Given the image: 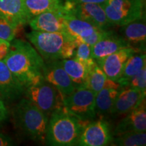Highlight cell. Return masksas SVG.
Returning <instances> with one entry per match:
<instances>
[{"label": "cell", "mask_w": 146, "mask_h": 146, "mask_svg": "<svg viewBox=\"0 0 146 146\" xmlns=\"http://www.w3.org/2000/svg\"><path fill=\"white\" fill-rule=\"evenodd\" d=\"M19 27L0 15V39L11 42L15 39Z\"/></svg>", "instance_id": "4316f807"}, {"label": "cell", "mask_w": 146, "mask_h": 146, "mask_svg": "<svg viewBox=\"0 0 146 146\" xmlns=\"http://www.w3.org/2000/svg\"><path fill=\"white\" fill-rule=\"evenodd\" d=\"M107 78L108 77L105 73L96 64V65L89 72L86 87L96 94L104 88Z\"/></svg>", "instance_id": "d4e9b609"}, {"label": "cell", "mask_w": 146, "mask_h": 146, "mask_svg": "<svg viewBox=\"0 0 146 146\" xmlns=\"http://www.w3.org/2000/svg\"><path fill=\"white\" fill-rule=\"evenodd\" d=\"M126 47H131L120 35L108 30L101 39L91 46V56L94 60L99 59Z\"/></svg>", "instance_id": "2e32d148"}, {"label": "cell", "mask_w": 146, "mask_h": 146, "mask_svg": "<svg viewBox=\"0 0 146 146\" xmlns=\"http://www.w3.org/2000/svg\"><path fill=\"white\" fill-rule=\"evenodd\" d=\"M10 47V42L0 39V61L3 60L8 55Z\"/></svg>", "instance_id": "f1b7e54d"}, {"label": "cell", "mask_w": 146, "mask_h": 146, "mask_svg": "<svg viewBox=\"0 0 146 146\" xmlns=\"http://www.w3.org/2000/svg\"><path fill=\"white\" fill-rule=\"evenodd\" d=\"M0 15L19 28L29 22L24 0H0Z\"/></svg>", "instance_id": "ac0fdd59"}, {"label": "cell", "mask_w": 146, "mask_h": 146, "mask_svg": "<svg viewBox=\"0 0 146 146\" xmlns=\"http://www.w3.org/2000/svg\"><path fill=\"white\" fill-rule=\"evenodd\" d=\"M74 58L83 64L89 70H90L96 64V60L91 56V45L80 41H78Z\"/></svg>", "instance_id": "484cf974"}, {"label": "cell", "mask_w": 146, "mask_h": 146, "mask_svg": "<svg viewBox=\"0 0 146 146\" xmlns=\"http://www.w3.org/2000/svg\"><path fill=\"white\" fill-rule=\"evenodd\" d=\"M65 23L66 33L74 39L82 42L101 31V29L93 26L91 24L68 14H65Z\"/></svg>", "instance_id": "d6986e66"}, {"label": "cell", "mask_w": 146, "mask_h": 146, "mask_svg": "<svg viewBox=\"0 0 146 146\" xmlns=\"http://www.w3.org/2000/svg\"><path fill=\"white\" fill-rule=\"evenodd\" d=\"M9 117V111L7 108L6 104L0 98V125L4 123Z\"/></svg>", "instance_id": "f546056e"}, {"label": "cell", "mask_w": 146, "mask_h": 146, "mask_svg": "<svg viewBox=\"0 0 146 146\" xmlns=\"http://www.w3.org/2000/svg\"><path fill=\"white\" fill-rule=\"evenodd\" d=\"M27 37L45 62L74 58L78 40L68 33L33 31Z\"/></svg>", "instance_id": "7a4b0ae2"}, {"label": "cell", "mask_w": 146, "mask_h": 146, "mask_svg": "<svg viewBox=\"0 0 146 146\" xmlns=\"http://www.w3.org/2000/svg\"><path fill=\"white\" fill-rule=\"evenodd\" d=\"M3 62L25 89L43 78L45 60L28 41L12 40Z\"/></svg>", "instance_id": "6da1fadb"}, {"label": "cell", "mask_w": 146, "mask_h": 146, "mask_svg": "<svg viewBox=\"0 0 146 146\" xmlns=\"http://www.w3.org/2000/svg\"><path fill=\"white\" fill-rule=\"evenodd\" d=\"M65 13L64 12H46L32 18L29 25L33 31L50 33H66Z\"/></svg>", "instance_id": "5bb4252c"}, {"label": "cell", "mask_w": 146, "mask_h": 146, "mask_svg": "<svg viewBox=\"0 0 146 146\" xmlns=\"http://www.w3.org/2000/svg\"><path fill=\"white\" fill-rule=\"evenodd\" d=\"M145 99V94L130 87L120 88L111 110L110 115L128 114Z\"/></svg>", "instance_id": "9a60e30c"}, {"label": "cell", "mask_w": 146, "mask_h": 146, "mask_svg": "<svg viewBox=\"0 0 146 146\" xmlns=\"http://www.w3.org/2000/svg\"><path fill=\"white\" fill-rule=\"evenodd\" d=\"M145 0H106L102 3L108 20L114 26H123L145 14Z\"/></svg>", "instance_id": "52a82bcc"}, {"label": "cell", "mask_w": 146, "mask_h": 146, "mask_svg": "<svg viewBox=\"0 0 146 146\" xmlns=\"http://www.w3.org/2000/svg\"><path fill=\"white\" fill-rule=\"evenodd\" d=\"M139 52L133 47H126L105 57L95 60L98 66L110 79L117 81L127 60L131 56Z\"/></svg>", "instance_id": "30bf717a"}, {"label": "cell", "mask_w": 146, "mask_h": 146, "mask_svg": "<svg viewBox=\"0 0 146 146\" xmlns=\"http://www.w3.org/2000/svg\"><path fill=\"white\" fill-rule=\"evenodd\" d=\"M110 127L105 120H92L83 126L77 145L105 146L112 141Z\"/></svg>", "instance_id": "9c48e42d"}, {"label": "cell", "mask_w": 146, "mask_h": 146, "mask_svg": "<svg viewBox=\"0 0 146 146\" xmlns=\"http://www.w3.org/2000/svg\"><path fill=\"white\" fill-rule=\"evenodd\" d=\"M65 2L71 3H96L102 4L106 0H64Z\"/></svg>", "instance_id": "1f68e13d"}, {"label": "cell", "mask_w": 146, "mask_h": 146, "mask_svg": "<svg viewBox=\"0 0 146 146\" xmlns=\"http://www.w3.org/2000/svg\"><path fill=\"white\" fill-rule=\"evenodd\" d=\"M25 87L8 68L3 60L0 61V98L6 104L14 103L24 96Z\"/></svg>", "instance_id": "8fae6325"}, {"label": "cell", "mask_w": 146, "mask_h": 146, "mask_svg": "<svg viewBox=\"0 0 146 146\" xmlns=\"http://www.w3.org/2000/svg\"><path fill=\"white\" fill-rule=\"evenodd\" d=\"M14 125L29 139L45 143L49 118L26 98H21L12 111Z\"/></svg>", "instance_id": "3957f363"}, {"label": "cell", "mask_w": 146, "mask_h": 146, "mask_svg": "<svg viewBox=\"0 0 146 146\" xmlns=\"http://www.w3.org/2000/svg\"><path fill=\"white\" fill-rule=\"evenodd\" d=\"M65 10L66 14L87 22L101 30H111V28L114 27L100 3L65 2Z\"/></svg>", "instance_id": "ba28073f"}, {"label": "cell", "mask_w": 146, "mask_h": 146, "mask_svg": "<svg viewBox=\"0 0 146 146\" xmlns=\"http://www.w3.org/2000/svg\"><path fill=\"white\" fill-rule=\"evenodd\" d=\"M119 33L120 35L129 43L131 47L139 52H145V14L138 19L120 26Z\"/></svg>", "instance_id": "4fadbf2b"}, {"label": "cell", "mask_w": 146, "mask_h": 146, "mask_svg": "<svg viewBox=\"0 0 146 146\" xmlns=\"http://www.w3.org/2000/svg\"><path fill=\"white\" fill-rule=\"evenodd\" d=\"M96 94L87 87H79L64 97L63 109L81 122L87 123L96 117Z\"/></svg>", "instance_id": "8992f818"}, {"label": "cell", "mask_w": 146, "mask_h": 146, "mask_svg": "<svg viewBox=\"0 0 146 146\" xmlns=\"http://www.w3.org/2000/svg\"><path fill=\"white\" fill-rule=\"evenodd\" d=\"M146 66V56L145 52H136L127 60L121 73L116 81L119 83L120 88L125 87L130 78Z\"/></svg>", "instance_id": "7402d4cb"}, {"label": "cell", "mask_w": 146, "mask_h": 146, "mask_svg": "<svg viewBox=\"0 0 146 146\" xmlns=\"http://www.w3.org/2000/svg\"><path fill=\"white\" fill-rule=\"evenodd\" d=\"M145 99L128 113L127 116L123 118L116 125L114 131V135L117 136L130 131H146V109Z\"/></svg>", "instance_id": "e0dca14e"}, {"label": "cell", "mask_w": 146, "mask_h": 146, "mask_svg": "<svg viewBox=\"0 0 146 146\" xmlns=\"http://www.w3.org/2000/svg\"><path fill=\"white\" fill-rule=\"evenodd\" d=\"M83 123L63 108L54 111L49 118L45 143L52 146L77 145Z\"/></svg>", "instance_id": "277c9868"}, {"label": "cell", "mask_w": 146, "mask_h": 146, "mask_svg": "<svg viewBox=\"0 0 146 146\" xmlns=\"http://www.w3.org/2000/svg\"><path fill=\"white\" fill-rule=\"evenodd\" d=\"M120 89L104 87L97 93L95 98L96 116H105L110 114L111 110Z\"/></svg>", "instance_id": "603a6c76"}, {"label": "cell", "mask_w": 146, "mask_h": 146, "mask_svg": "<svg viewBox=\"0 0 146 146\" xmlns=\"http://www.w3.org/2000/svg\"><path fill=\"white\" fill-rule=\"evenodd\" d=\"M115 145L145 146L146 145L145 131H130L115 136L112 141Z\"/></svg>", "instance_id": "cb8c5ba5"}, {"label": "cell", "mask_w": 146, "mask_h": 146, "mask_svg": "<svg viewBox=\"0 0 146 146\" xmlns=\"http://www.w3.org/2000/svg\"><path fill=\"white\" fill-rule=\"evenodd\" d=\"M125 87H130L146 94V66L132 76ZM124 88V87H123Z\"/></svg>", "instance_id": "83f0119b"}, {"label": "cell", "mask_w": 146, "mask_h": 146, "mask_svg": "<svg viewBox=\"0 0 146 146\" xmlns=\"http://www.w3.org/2000/svg\"><path fill=\"white\" fill-rule=\"evenodd\" d=\"M29 21L38 14L46 12H64V0H24Z\"/></svg>", "instance_id": "ffe728a7"}, {"label": "cell", "mask_w": 146, "mask_h": 146, "mask_svg": "<svg viewBox=\"0 0 146 146\" xmlns=\"http://www.w3.org/2000/svg\"><path fill=\"white\" fill-rule=\"evenodd\" d=\"M45 62L43 78L45 81L57 88L64 96L72 94L75 87L62 65L60 60Z\"/></svg>", "instance_id": "7c38bea8"}, {"label": "cell", "mask_w": 146, "mask_h": 146, "mask_svg": "<svg viewBox=\"0 0 146 146\" xmlns=\"http://www.w3.org/2000/svg\"><path fill=\"white\" fill-rule=\"evenodd\" d=\"M60 62L75 89L87 87L89 70L83 64L75 58L61 60Z\"/></svg>", "instance_id": "44dd1931"}, {"label": "cell", "mask_w": 146, "mask_h": 146, "mask_svg": "<svg viewBox=\"0 0 146 146\" xmlns=\"http://www.w3.org/2000/svg\"><path fill=\"white\" fill-rule=\"evenodd\" d=\"M24 96L41 110L48 118L54 111L63 108L64 96L44 78L25 89Z\"/></svg>", "instance_id": "5b68a950"}, {"label": "cell", "mask_w": 146, "mask_h": 146, "mask_svg": "<svg viewBox=\"0 0 146 146\" xmlns=\"http://www.w3.org/2000/svg\"><path fill=\"white\" fill-rule=\"evenodd\" d=\"M14 142L10 136L0 133V146L14 145Z\"/></svg>", "instance_id": "4dcf8cb0"}]
</instances>
